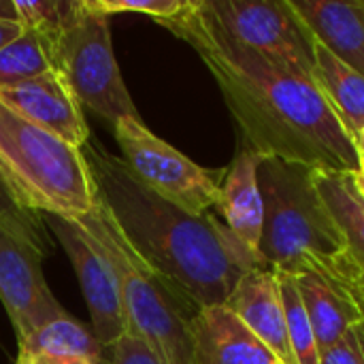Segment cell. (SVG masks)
I'll return each mask as SVG.
<instances>
[{
    "instance_id": "obj_1",
    "label": "cell",
    "mask_w": 364,
    "mask_h": 364,
    "mask_svg": "<svg viewBox=\"0 0 364 364\" xmlns=\"http://www.w3.org/2000/svg\"><path fill=\"white\" fill-rule=\"evenodd\" d=\"M186 41L218 81L243 147L331 173H358L360 156L322 92L284 66L235 41L203 6L190 0L162 21Z\"/></svg>"
},
{
    "instance_id": "obj_2",
    "label": "cell",
    "mask_w": 364,
    "mask_h": 364,
    "mask_svg": "<svg viewBox=\"0 0 364 364\" xmlns=\"http://www.w3.org/2000/svg\"><path fill=\"white\" fill-rule=\"evenodd\" d=\"M83 158L96 198L134 252L198 309L228 301L241 277L269 269L218 215H194L145 188L100 145L87 141Z\"/></svg>"
},
{
    "instance_id": "obj_3",
    "label": "cell",
    "mask_w": 364,
    "mask_h": 364,
    "mask_svg": "<svg viewBox=\"0 0 364 364\" xmlns=\"http://www.w3.org/2000/svg\"><path fill=\"white\" fill-rule=\"evenodd\" d=\"M316 168L282 158H264L258 168L264 222L260 258L277 275L309 271H363L326 207L314 177Z\"/></svg>"
},
{
    "instance_id": "obj_4",
    "label": "cell",
    "mask_w": 364,
    "mask_h": 364,
    "mask_svg": "<svg viewBox=\"0 0 364 364\" xmlns=\"http://www.w3.org/2000/svg\"><path fill=\"white\" fill-rule=\"evenodd\" d=\"M77 222L117 279L130 333L141 337L162 364H194L190 324L200 309L134 252L98 198Z\"/></svg>"
},
{
    "instance_id": "obj_5",
    "label": "cell",
    "mask_w": 364,
    "mask_h": 364,
    "mask_svg": "<svg viewBox=\"0 0 364 364\" xmlns=\"http://www.w3.org/2000/svg\"><path fill=\"white\" fill-rule=\"evenodd\" d=\"M0 177L13 198L38 213L79 220L96 207L83 151L0 105Z\"/></svg>"
},
{
    "instance_id": "obj_6",
    "label": "cell",
    "mask_w": 364,
    "mask_h": 364,
    "mask_svg": "<svg viewBox=\"0 0 364 364\" xmlns=\"http://www.w3.org/2000/svg\"><path fill=\"white\" fill-rule=\"evenodd\" d=\"M53 68L64 77L77 102L109 124L141 119L113 53L109 17L81 0L75 21L51 43Z\"/></svg>"
},
{
    "instance_id": "obj_7",
    "label": "cell",
    "mask_w": 364,
    "mask_h": 364,
    "mask_svg": "<svg viewBox=\"0 0 364 364\" xmlns=\"http://www.w3.org/2000/svg\"><path fill=\"white\" fill-rule=\"evenodd\" d=\"M113 130L124 164L154 194L194 215L218 207L222 181L211 171L156 136L141 119H122Z\"/></svg>"
},
{
    "instance_id": "obj_8",
    "label": "cell",
    "mask_w": 364,
    "mask_h": 364,
    "mask_svg": "<svg viewBox=\"0 0 364 364\" xmlns=\"http://www.w3.org/2000/svg\"><path fill=\"white\" fill-rule=\"evenodd\" d=\"M203 6L235 41L314 81L316 38L290 0H203Z\"/></svg>"
},
{
    "instance_id": "obj_9",
    "label": "cell",
    "mask_w": 364,
    "mask_h": 364,
    "mask_svg": "<svg viewBox=\"0 0 364 364\" xmlns=\"http://www.w3.org/2000/svg\"><path fill=\"white\" fill-rule=\"evenodd\" d=\"M47 224L75 269L83 301L90 309L94 337L105 350L113 348L130 328L111 267L77 220L47 215Z\"/></svg>"
},
{
    "instance_id": "obj_10",
    "label": "cell",
    "mask_w": 364,
    "mask_h": 364,
    "mask_svg": "<svg viewBox=\"0 0 364 364\" xmlns=\"http://www.w3.org/2000/svg\"><path fill=\"white\" fill-rule=\"evenodd\" d=\"M45 254L0 230V301L17 343L51 320L66 316L43 277Z\"/></svg>"
},
{
    "instance_id": "obj_11",
    "label": "cell",
    "mask_w": 364,
    "mask_h": 364,
    "mask_svg": "<svg viewBox=\"0 0 364 364\" xmlns=\"http://www.w3.org/2000/svg\"><path fill=\"white\" fill-rule=\"evenodd\" d=\"M320 354L364 322V271H309L294 277Z\"/></svg>"
},
{
    "instance_id": "obj_12",
    "label": "cell",
    "mask_w": 364,
    "mask_h": 364,
    "mask_svg": "<svg viewBox=\"0 0 364 364\" xmlns=\"http://www.w3.org/2000/svg\"><path fill=\"white\" fill-rule=\"evenodd\" d=\"M0 105L77 149L90 141L81 105L55 68L17 87L0 90Z\"/></svg>"
},
{
    "instance_id": "obj_13",
    "label": "cell",
    "mask_w": 364,
    "mask_h": 364,
    "mask_svg": "<svg viewBox=\"0 0 364 364\" xmlns=\"http://www.w3.org/2000/svg\"><path fill=\"white\" fill-rule=\"evenodd\" d=\"M224 307H228L282 363L299 364L290 346L279 277L275 271L256 269L241 277Z\"/></svg>"
},
{
    "instance_id": "obj_14",
    "label": "cell",
    "mask_w": 364,
    "mask_h": 364,
    "mask_svg": "<svg viewBox=\"0 0 364 364\" xmlns=\"http://www.w3.org/2000/svg\"><path fill=\"white\" fill-rule=\"evenodd\" d=\"M194 364H284L228 307H205L192 324Z\"/></svg>"
},
{
    "instance_id": "obj_15",
    "label": "cell",
    "mask_w": 364,
    "mask_h": 364,
    "mask_svg": "<svg viewBox=\"0 0 364 364\" xmlns=\"http://www.w3.org/2000/svg\"><path fill=\"white\" fill-rule=\"evenodd\" d=\"M264 156L239 145L237 156L220 183V198L215 207L230 232L254 252H258L264 222L262 194L258 186V168Z\"/></svg>"
},
{
    "instance_id": "obj_16",
    "label": "cell",
    "mask_w": 364,
    "mask_h": 364,
    "mask_svg": "<svg viewBox=\"0 0 364 364\" xmlns=\"http://www.w3.org/2000/svg\"><path fill=\"white\" fill-rule=\"evenodd\" d=\"M316 43L364 77V0H290Z\"/></svg>"
},
{
    "instance_id": "obj_17",
    "label": "cell",
    "mask_w": 364,
    "mask_h": 364,
    "mask_svg": "<svg viewBox=\"0 0 364 364\" xmlns=\"http://www.w3.org/2000/svg\"><path fill=\"white\" fill-rule=\"evenodd\" d=\"M15 364H109L92 331L68 314L17 343Z\"/></svg>"
},
{
    "instance_id": "obj_18",
    "label": "cell",
    "mask_w": 364,
    "mask_h": 364,
    "mask_svg": "<svg viewBox=\"0 0 364 364\" xmlns=\"http://www.w3.org/2000/svg\"><path fill=\"white\" fill-rule=\"evenodd\" d=\"M314 83L352 141L364 130V77L316 43Z\"/></svg>"
},
{
    "instance_id": "obj_19",
    "label": "cell",
    "mask_w": 364,
    "mask_h": 364,
    "mask_svg": "<svg viewBox=\"0 0 364 364\" xmlns=\"http://www.w3.org/2000/svg\"><path fill=\"white\" fill-rule=\"evenodd\" d=\"M314 177L326 207L346 237L350 254L364 271V200L352 181V173H331L316 168Z\"/></svg>"
},
{
    "instance_id": "obj_20",
    "label": "cell",
    "mask_w": 364,
    "mask_h": 364,
    "mask_svg": "<svg viewBox=\"0 0 364 364\" xmlns=\"http://www.w3.org/2000/svg\"><path fill=\"white\" fill-rule=\"evenodd\" d=\"M53 70L49 43L34 30H23L0 49V90L17 87Z\"/></svg>"
},
{
    "instance_id": "obj_21",
    "label": "cell",
    "mask_w": 364,
    "mask_h": 364,
    "mask_svg": "<svg viewBox=\"0 0 364 364\" xmlns=\"http://www.w3.org/2000/svg\"><path fill=\"white\" fill-rule=\"evenodd\" d=\"M277 277H279V290H282V301H284V311H286L288 337H290L294 358L299 364H320L318 341H316L305 303H303L301 292L296 288V282H294V277H288V275H277Z\"/></svg>"
},
{
    "instance_id": "obj_22",
    "label": "cell",
    "mask_w": 364,
    "mask_h": 364,
    "mask_svg": "<svg viewBox=\"0 0 364 364\" xmlns=\"http://www.w3.org/2000/svg\"><path fill=\"white\" fill-rule=\"evenodd\" d=\"M15 9L23 30L38 32L51 47L79 15L81 0H15Z\"/></svg>"
},
{
    "instance_id": "obj_23",
    "label": "cell",
    "mask_w": 364,
    "mask_h": 364,
    "mask_svg": "<svg viewBox=\"0 0 364 364\" xmlns=\"http://www.w3.org/2000/svg\"><path fill=\"white\" fill-rule=\"evenodd\" d=\"M0 230L23 243L34 245L43 254L49 252V237L45 232L43 218L21 207L9 192L2 177H0Z\"/></svg>"
},
{
    "instance_id": "obj_24",
    "label": "cell",
    "mask_w": 364,
    "mask_h": 364,
    "mask_svg": "<svg viewBox=\"0 0 364 364\" xmlns=\"http://www.w3.org/2000/svg\"><path fill=\"white\" fill-rule=\"evenodd\" d=\"M85 6L105 17H113L117 13H136L147 15L154 21L162 23L179 15L190 0H83Z\"/></svg>"
},
{
    "instance_id": "obj_25",
    "label": "cell",
    "mask_w": 364,
    "mask_h": 364,
    "mask_svg": "<svg viewBox=\"0 0 364 364\" xmlns=\"http://www.w3.org/2000/svg\"><path fill=\"white\" fill-rule=\"evenodd\" d=\"M320 364H364V322L352 326L335 346L324 350Z\"/></svg>"
},
{
    "instance_id": "obj_26",
    "label": "cell",
    "mask_w": 364,
    "mask_h": 364,
    "mask_svg": "<svg viewBox=\"0 0 364 364\" xmlns=\"http://www.w3.org/2000/svg\"><path fill=\"white\" fill-rule=\"evenodd\" d=\"M109 352V364H162L160 358L147 348V343L130 331L119 341H115Z\"/></svg>"
},
{
    "instance_id": "obj_27",
    "label": "cell",
    "mask_w": 364,
    "mask_h": 364,
    "mask_svg": "<svg viewBox=\"0 0 364 364\" xmlns=\"http://www.w3.org/2000/svg\"><path fill=\"white\" fill-rule=\"evenodd\" d=\"M21 32H23L21 23H17V21H2L0 19V49L4 45H9L11 41H15Z\"/></svg>"
},
{
    "instance_id": "obj_28",
    "label": "cell",
    "mask_w": 364,
    "mask_h": 364,
    "mask_svg": "<svg viewBox=\"0 0 364 364\" xmlns=\"http://www.w3.org/2000/svg\"><path fill=\"white\" fill-rule=\"evenodd\" d=\"M0 19L2 21H17L19 23V15L15 9V0H0Z\"/></svg>"
},
{
    "instance_id": "obj_29",
    "label": "cell",
    "mask_w": 364,
    "mask_h": 364,
    "mask_svg": "<svg viewBox=\"0 0 364 364\" xmlns=\"http://www.w3.org/2000/svg\"><path fill=\"white\" fill-rule=\"evenodd\" d=\"M352 181H354V186H356L360 198L364 200V162L360 164V171H358V173H352Z\"/></svg>"
},
{
    "instance_id": "obj_30",
    "label": "cell",
    "mask_w": 364,
    "mask_h": 364,
    "mask_svg": "<svg viewBox=\"0 0 364 364\" xmlns=\"http://www.w3.org/2000/svg\"><path fill=\"white\" fill-rule=\"evenodd\" d=\"M354 145H356V149H358V156H360V164L364 162V130L358 134V139L354 141Z\"/></svg>"
}]
</instances>
